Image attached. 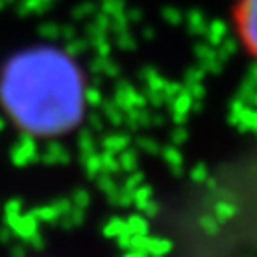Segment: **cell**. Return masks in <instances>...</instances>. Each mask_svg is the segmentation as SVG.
<instances>
[{
    "mask_svg": "<svg viewBox=\"0 0 257 257\" xmlns=\"http://www.w3.org/2000/svg\"><path fill=\"white\" fill-rule=\"evenodd\" d=\"M235 25L245 49L257 59V0H237Z\"/></svg>",
    "mask_w": 257,
    "mask_h": 257,
    "instance_id": "cell-2",
    "label": "cell"
},
{
    "mask_svg": "<svg viewBox=\"0 0 257 257\" xmlns=\"http://www.w3.org/2000/svg\"><path fill=\"white\" fill-rule=\"evenodd\" d=\"M0 103L15 125L29 136L69 134L85 115L83 71L57 47L23 49L0 71Z\"/></svg>",
    "mask_w": 257,
    "mask_h": 257,
    "instance_id": "cell-1",
    "label": "cell"
}]
</instances>
